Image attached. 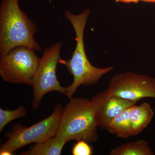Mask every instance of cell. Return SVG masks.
<instances>
[{"label": "cell", "instance_id": "obj_7", "mask_svg": "<svg viewBox=\"0 0 155 155\" xmlns=\"http://www.w3.org/2000/svg\"><path fill=\"white\" fill-rule=\"evenodd\" d=\"M107 90L111 95L134 101L155 99V78L131 72L116 74Z\"/></svg>", "mask_w": 155, "mask_h": 155}, {"label": "cell", "instance_id": "obj_2", "mask_svg": "<svg viewBox=\"0 0 155 155\" xmlns=\"http://www.w3.org/2000/svg\"><path fill=\"white\" fill-rule=\"evenodd\" d=\"M19 0H2L0 7V54L5 55L18 47H25L34 51L41 47L34 35L37 25L21 10Z\"/></svg>", "mask_w": 155, "mask_h": 155}, {"label": "cell", "instance_id": "obj_6", "mask_svg": "<svg viewBox=\"0 0 155 155\" xmlns=\"http://www.w3.org/2000/svg\"><path fill=\"white\" fill-rule=\"evenodd\" d=\"M34 51L25 47H18L1 56L0 75L3 80L31 85L40 59Z\"/></svg>", "mask_w": 155, "mask_h": 155}, {"label": "cell", "instance_id": "obj_11", "mask_svg": "<svg viewBox=\"0 0 155 155\" xmlns=\"http://www.w3.org/2000/svg\"><path fill=\"white\" fill-rule=\"evenodd\" d=\"M110 155H153L152 150L146 140H140L121 145L111 150Z\"/></svg>", "mask_w": 155, "mask_h": 155}, {"label": "cell", "instance_id": "obj_9", "mask_svg": "<svg viewBox=\"0 0 155 155\" xmlns=\"http://www.w3.org/2000/svg\"><path fill=\"white\" fill-rule=\"evenodd\" d=\"M154 116V111L149 103L131 107L129 113L130 135L140 133L150 124Z\"/></svg>", "mask_w": 155, "mask_h": 155}, {"label": "cell", "instance_id": "obj_16", "mask_svg": "<svg viewBox=\"0 0 155 155\" xmlns=\"http://www.w3.org/2000/svg\"><path fill=\"white\" fill-rule=\"evenodd\" d=\"M140 1L145 2L155 3V0H140Z\"/></svg>", "mask_w": 155, "mask_h": 155}, {"label": "cell", "instance_id": "obj_12", "mask_svg": "<svg viewBox=\"0 0 155 155\" xmlns=\"http://www.w3.org/2000/svg\"><path fill=\"white\" fill-rule=\"evenodd\" d=\"M130 108L123 111L112 119L106 125L105 129L118 137L125 138L131 136L129 120Z\"/></svg>", "mask_w": 155, "mask_h": 155}, {"label": "cell", "instance_id": "obj_4", "mask_svg": "<svg viewBox=\"0 0 155 155\" xmlns=\"http://www.w3.org/2000/svg\"><path fill=\"white\" fill-rule=\"evenodd\" d=\"M63 109L61 104L56 105L49 116L29 127L20 124L14 125L11 131L5 134L8 140L1 145L0 155H13L25 146L39 143L56 136Z\"/></svg>", "mask_w": 155, "mask_h": 155}, {"label": "cell", "instance_id": "obj_15", "mask_svg": "<svg viewBox=\"0 0 155 155\" xmlns=\"http://www.w3.org/2000/svg\"><path fill=\"white\" fill-rule=\"evenodd\" d=\"M140 0H116V2H122L125 3H135L137 4Z\"/></svg>", "mask_w": 155, "mask_h": 155}, {"label": "cell", "instance_id": "obj_13", "mask_svg": "<svg viewBox=\"0 0 155 155\" xmlns=\"http://www.w3.org/2000/svg\"><path fill=\"white\" fill-rule=\"evenodd\" d=\"M27 114V110L23 106H19L13 110L0 108V132H2L6 125L12 121L25 117Z\"/></svg>", "mask_w": 155, "mask_h": 155}, {"label": "cell", "instance_id": "obj_14", "mask_svg": "<svg viewBox=\"0 0 155 155\" xmlns=\"http://www.w3.org/2000/svg\"><path fill=\"white\" fill-rule=\"evenodd\" d=\"M72 153L73 155H91L93 150L87 141L81 140H78L73 146Z\"/></svg>", "mask_w": 155, "mask_h": 155}, {"label": "cell", "instance_id": "obj_3", "mask_svg": "<svg viewBox=\"0 0 155 155\" xmlns=\"http://www.w3.org/2000/svg\"><path fill=\"white\" fill-rule=\"evenodd\" d=\"M98 127L91 100L72 98L63 109L56 136L67 142L83 140L94 142L98 140Z\"/></svg>", "mask_w": 155, "mask_h": 155}, {"label": "cell", "instance_id": "obj_1", "mask_svg": "<svg viewBox=\"0 0 155 155\" xmlns=\"http://www.w3.org/2000/svg\"><path fill=\"white\" fill-rule=\"evenodd\" d=\"M90 13L88 9L79 14H74L68 11L65 12V17L72 24L76 35V47L72 58L69 60L60 58L59 61V63L65 65L73 76L72 84L66 87L65 96L70 99L79 87L96 84L104 75L111 72L114 68L113 67L106 68L94 67L87 57L84 35Z\"/></svg>", "mask_w": 155, "mask_h": 155}, {"label": "cell", "instance_id": "obj_5", "mask_svg": "<svg viewBox=\"0 0 155 155\" xmlns=\"http://www.w3.org/2000/svg\"><path fill=\"white\" fill-rule=\"evenodd\" d=\"M63 43L54 44L45 49L40 59L38 67L34 76L31 86L33 87L32 110L40 107L42 99L48 93L57 91L65 95L66 87L61 86L56 75L57 65L59 63Z\"/></svg>", "mask_w": 155, "mask_h": 155}, {"label": "cell", "instance_id": "obj_10", "mask_svg": "<svg viewBox=\"0 0 155 155\" xmlns=\"http://www.w3.org/2000/svg\"><path fill=\"white\" fill-rule=\"evenodd\" d=\"M67 141L57 136L44 141L35 143L22 155H60Z\"/></svg>", "mask_w": 155, "mask_h": 155}, {"label": "cell", "instance_id": "obj_8", "mask_svg": "<svg viewBox=\"0 0 155 155\" xmlns=\"http://www.w3.org/2000/svg\"><path fill=\"white\" fill-rule=\"evenodd\" d=\"M91 101L98 126L102 129L116 116L137 103L111 95L107 90L94 95Z\"/></svg>", "mask_w": 155, "mask_h": 155}]
</instances>
